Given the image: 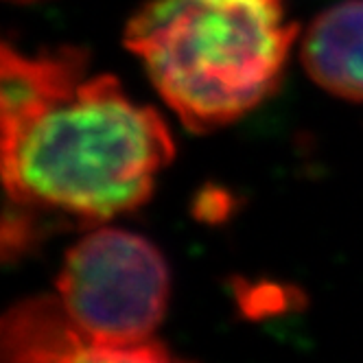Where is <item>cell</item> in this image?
<instances>
[{
  "instance_id": "cell-1",
  "label": "cell",
  "mask_w": 363,
  "mask_h": 363,
  "mask_svg": "<svg viewBox=\"0 0 363 363\" xmlns=\"http://www.w3.org/2000/svg\"><path fill=\"white\" fill-rule=\"evenodd\" d=\"M175 153L153 108L77 46L24 53L0 35V189L31 239L48 223H103L143 206Z\"/></svg>"
},
{
  "instance_id": "cell-2",
  "label": "cell",
  "mask_w": 363,
  "mask_h": 363,
  "mask_svg": "<svg viewBox=\"0 0 363 363\" xmlns=\"http://www.w3.org/2000/svg\"><path fill=\"white\" fill-rule=\"evenodd\" d=\"M298 27L284 0H149L125 46L193 132L245 116L278 88Z\"/></svg>"
},
{
  "instance_id": "cell-3",
  "label": "cell",
  "mask_w": 363,
  "mask_h": 363,
  "mask_svg": "<svg viewBox=\"0 0 363 363\" xmlns=\"http://www.w3.org/2000/svg\"><path fill=\"white\" fill-rule=\"evenodd\" d=\"M70 322L96 361H167L155 340L171 291L160 250L121 228H96L74 243L55 282Z\"/></svg>"
},
{
  "instance_id": "cell-4",
  "label": "cell",
  "mask_w": 363,
  "mask_h": 363,
  "mask_svg": "<svg viewBox=\"0 0 363 363\" xmlns=\"http://www.w3.org/2000/svg\"><path fill=\"white\" fill-rule=\"evenodd\" d=\"M302 64L326 92L363 103V0H344L311 22Z\"/></svg>"
},
{
  "instance_id": "cell-5",
  "label": "cell",
  "mask_w": 363,
  "mask_h": 363,
  "mask_svg": "<svg viewBox=\"0 0 363 363\" xmlns=\"http://www.w3.org/2000/svg\"><path fill=\"white\" fill-rule=\"evenodd\" d=\"M0 361H96L60 298L35 296L0 315Z\"/></svg>"
},
{
  "instance_id": "cell-6",
  "label": "cell",
  "mask_w": 363,
  "mask_h": 363,
  "mask_svg": "<svg viewBox=\"0 0 363 363\" xmlns=\"http://www.w3.org/2000/svg\"><path fill=\"white\" fill-rule=\"evenodd\" d=\"M16 3H33V0H16Z\"/></svg>"
}]
</instances>
